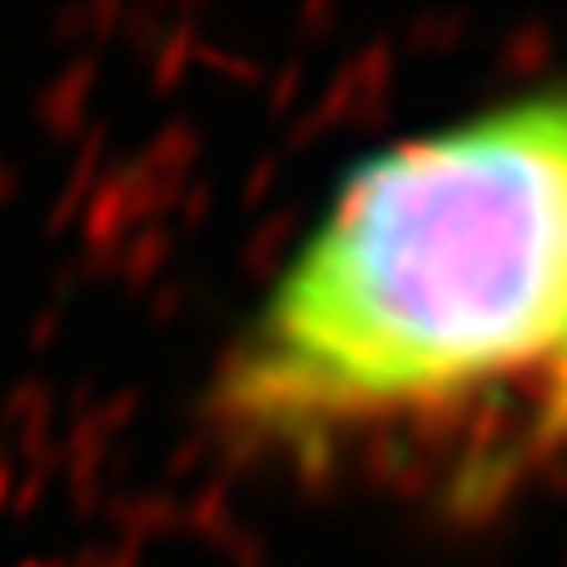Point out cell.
Returning a JSON list of instances; mask_svg holds the SVG:
<instances>
[{"label":"cell","mask_w":567,"mask_h":567,"mask_svg":"<svg viewBox=\"0 0 567 567\" xmlns=\"http://www.w3.org/2000/svg\"><path fill=\"white\" fill-rule=\"evenodd\" d=\"M543 369H548V423L558 439H567V309H563L558 339H553V353Z\"/></svg>","instance_id":"obj_2"},{"label":"cell","mask_w":567,"mask_h":567,"mask_svg":"<svg viewBox=\"0 0 567 567\" xmlns=\"http://www.w3.org/2000/svg\"><path fill=\"white\" fill-rule=\"evenodd\" d=\"M567 309V80L349 169L215 379L235 439L319 449L548 363Z\"/></svg>","instance_id":"obj_1"}]
</instances>
